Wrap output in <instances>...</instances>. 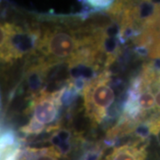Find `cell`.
<instances>
[{
  "label": "cell",
  "instance_id": "6da1fadb",
  "mask_svg": "<svg viewBox=\"0 0 160 160\" xmlns=\"http://www.w3.org/2000/svg\"><path fill=\"white\" fill-rule=\"evenodd\" d=\"M40 36L39 26L26 28L15 23L1 25V60L12 63L37 50Z\"/></svg>",
  "mask_w": 160,
  "mask_h": 160
},
{
  "label": "cell",
  "instance_id": "7a4b0ae2",
  "mask_svg": "<svg viewBox=\"0 0 160 160\" xmlns=\"http://www.w3.org/2000/svg\"><path fill=\"white\" fill-rule=\"evenodd\" d=\"M83 95L86 114L92 124L93 126L102 124L116 100L109 71H104L88 82L84 86Z\"/></svg>",
  "mask_w": 160,
  "mask_h": 160
},
{
  "label": "cell",
  "instance_id": "3957f363",
  "mask_svg": "<svg viewBox=\"0 0 160 160\" xmlns=\"http://www.w3.org/2000/svg\"><path fill=\"white\" fill-rule=\"evenodd\" d=\"M65 87L52 92H41L35 96L31 107L32 117L22 131L27 134H38L47 129V126H50L52 130L58 129L59 126L52 124L57 119Z\"/></svg>",
  "mask_w": 160,
  "mask_h": 160
},
{
  "label": "cell",
  "instance_id": "277c9868",
  "mask_svg": "<svg viewBox=\"0 0 160 160\" xmlns=\"http://www.w3.org/2000/svg\"><path fill=\"white\" fill-rule=\"evenodd\" d=\"M105 160H147L146 144L138 142L119 146L113 149Z\"/></svg>",
  "mask_w": 160,
  "mask_h": 160
},
{
  "label": "cell",
  "instance_id": "5b68a950",
  "mask_svg": "<svg viewBox=\"0 0 160 160\" xmlns=\"http://www.w3.org/2000/svg\"><path fill=\"white\" fill-rule=\"evenodd\" d=\"M62 155L53 146L40 148V149H27L21 156L20 160H60Z\"/></svg>",
  "mask_w": 160,
  "mask_h": 160
},
{
  "label": "cell",
  "instance_id": "8992f818",
  "mask_svg": "<svg viewBox=\"0 0 160 160\" xmlns=\"http://www.w3.org/2000/svg\"><path fill=\"white\" fill-rule=\"evenodd\" d=\"M89 7L92 9H104L111 5L112 0H85Z\"/></svg>",
  "mask_w": 160,
  "mask_h": 160
},
{
  "label": "cell",
  "instance_id": "52a82bcc",
  "mask_svg": "<svg viewBox=\"0 0 160 160\" xmlns=\"http://www.w3.org/2000/svg\"><path fill=\"white\" fill-rule=\"evenodd\" d=\"M152 0H117V2H119L120 5L124 6H138L142 4H151Z\"/></svg>",
  "mask_w": 160,
  "mask_h": 160
}]
</instances>
